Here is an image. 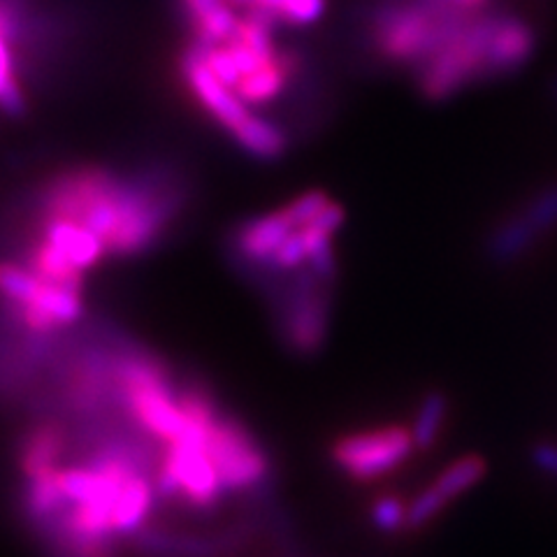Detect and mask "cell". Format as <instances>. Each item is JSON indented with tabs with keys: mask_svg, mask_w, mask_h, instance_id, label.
Instances as JSON below:
<instances>
[{
	"mask_svg": "<svg viewBox=\"0 0 557 557\" xmlns=\"http://www.w3.org/2000/svg\"><path fill=\"white\" fill-rule=\"evenodd\" d=\"M182 200V186L165 168L133 174L79 168L45 188L42 212L84 225L102 239L110 258H137L163 239Z\"/></svg>",
	"mask_w": 557,
	"mask_h": 557,
	"instance_id": "cell-1",
	"label": "cell"
},
{
	"mask_svg": "<svg viewBox=\"0 0 557 557\" xmlns=\"http://www.w3.org/2000/svg\"><path fill=\"white\" fill-rule=\"evenodd\" d=\"M180 77L198 108L253 161L274 163L288 151L286 131L270 116L251 110L231 86H225L207 67L194 42L180 57Z\"/></svg>",
	"mask_w": 557,
	"mask_h": 557,
	"instance_id": "cell-2",
	"label": "cell"
},
{
	"mask_svg": "<svg viewBox=\"0 0 557 557\" xmlns=\"http://www.w3.org/2000/svg\"><path fill=\"white\" fill-rule=\"evenodd\" d=\"M469 14L434 0H391L370 16L372 51L391 65L418 67L437 51Z\"/></svg>",
	"mask_w": 557,
	"mask_h": 557,
	"instance_id": "cell-3",
	"label": "cell"
},
{
	"mask_svg": "<svg viewBox=\"0 0 557 557\" xmlns=\"http://www.w3.org/2000/svg\"><path fill=\"white\" fill-rule=\"evenodd\" d=\"M205 442L207 425L188 418L182 437L163 444L161 460L153 469L156 495L161 499L182 502L194 511H212L219 507L225 491L207 456Z\"/></svg>",
	"mask_w": 557,
	"mask_h": 557,
	"instance_id": "cell-4",
	"label": "cell"
},
{
	"mask_svg": "<svg viewBox=\"0 0 557 557\" xmlns=\"http://www.w3.org/2000/svg\"><path fill=\"white\" fill-rule=\"evenodd\" d=\"M207 456L212 460L225 493H249L265 483L270 460L253 434L235 416L219 411L207 425Z\"/></svg>",
	"mask_w": 557,
	"mask_h": 557,
	"instance_id": "cell-5",
	"label": "cell"
},
{
	"mask_svg": "<svg viewBox=\"0 0 557 557\" xmlns=\"http://www.w3.org/2000/svg\"><path fill=\"white\" fill-rule=\"evenodd\" d=\"M413 448L411 428L393 423L344 434L330 448V456L348 479L374 481L405 465Z\"/></svg>",
	"mask_w": 557,
	"mask_h": 557,
	"instance_id": "cell-6",
	"label": "cell"
},
{
	"mask_svg": "<svg viewBox=\"0 0 557 557\" xmlns=\"http://www.w3.org/2000/svg\"><path fill=\"white\" fill-rule=\"evenodd\" d=\"M325 278L309 268L300 282H295L282 305V335L298 354L319 351L327 335L330 293Z\"/></svg>",
	"mask_w": 557,
	"mask_h": 557,
	"instance_id": "cell-7",
	"label": "cell"
},
{
	"mask_svg": "<svg viewBox=\"0 0 557 557\" xmlns=\"http://www.w3.org/2000/svg\"><path fill=\"white\" fill-rule=\"evenodd\" d=\"M536 51V30L522 16L495 12V24L487 45V79L513 75L525 67Z\"/></svg>",
	"mask_w": 557,
	"mask_h": 557,
	"instance_id": "cell-8",
	"label": "cell"
},
{
	"mask_svg": "<svg viewBox=\"0 0 557 557\" xmlns=\"http://www.w3.org/2000/svg\"><path fill=\"white\" fill-rule=\"evenodd\" d=\"M293 231H298V225L290 221L286 207L247 219L239 225L233 239L237 258L265 272L272 256L290 237Z\"/></svg>",
	"mask_w": 557,
	"mask_h": 557,
	"instance_id": "cell-9",
	"label": "cell"
},
{
	"mask_svg": "<svg viewBox=\"0 0 557 557\" xmlns=\"http://www.w3.org/2000/svg\"><path fill=\"white\" fill-rule=\"evenodd\" d=\"M184 20L198 45H223L233 38L239 10L231 0H180Z\"/></svg>",
	"mask_w": 557,
	"mask_h": 557,
	"instance_id": "cell-10",
	"label": "cell"
},
{
	"mask_svg": "<svg viewBox=\"0 0 557 557\" xmlns=\"http://www.w3.org/2000/svg\"><path fill=\"white\" fill-rule=\"evenodd\" d=\"M42 239L49 242L61 256H65L77 270L86 272L96 268L100 260L108 256V249L100 237L84 225L65 221V219H45Z\"/></svg>",
	"mask_w": 557,
	"mask_h": 557,
	"instance_id": "cell-11",
	"label": "cell"
},
{
	"mask_svg": "<svg viewBox=\"0 0 557 557\" xmlns=\"http://www.w3.org/2000/svg\"><path fill=\"white\" fill-rule=\"evenodd\" d=\"M542 237L534 225L522 216V212L504 219L497 228L487 235L485 256L495 265H509L520 260L528 251L534 249V244Z\"/></svg>",
	"mask_w": 557,
	"mask_h": 557,
	"instance_id": "cell-12",
	"label": "cell"
},
{
	"mask_svg": "<svg viewBox=\"0 0 557 557\" xmlns=\"http://www.w3.org/2000/svg\"><path fill=\"white\" fill-rule=\"evenodd\" d=\"M239 12H253L265 16L276 26H311L317 24L327 0H231Z\"/></svg>",
	"mask_w": 557,
	"mask_h": 557,
	"instance_id": "cell-13",
	"label": "cell"
},
{
	"mask_svg": "<svg viewBox=\"0 0 557 557\" xmlns=\"http://www.w3.org/2000/svg\"><path fill=\"white\" fill-rule=\"evenodd\" d=\"M65 448V437L59 425L35 428L22 446V469L26 476L59 469V458Z\"/></svg>",
	"mask_w": 557,
	"mask_h": 557,
	"instance_id": "cell-14",
	"label": "cell"
},
{
	"mask_svg": "<svg viewBox=\"0 0 557 557\" xmlns=\"http://www.w3.org/2000/svg\"><path fill=\"white\" fill-rule=\"evenodd\" d=\"M487 472V465L481 456H462L458 460H453L446 465L437 479L432 481V485L437 487V493L450 504L453 499L462 497L465 493L472 491L474 485L483 481Z\"/></svg>",
	"mask_w": 557,
	"mask_h": 557,
	"instance_id": "cell-15",
	"label": "cell"
},
{
	"mask_svg": "<svg viewBox=\"0 0 557 557\" xmlns=\"http://www.w3.org/2000/svg\"><path fill=\"white\" fill-rule=\"evenodd\" d=\"M448 413V397L442 391H430L421 407L416 411V421L411 425V437L418 450H430L434 442L440 440V434L446 423Z\"/></svg>",
	"mask_w": 557,
	"mask_h": 557,
	"instance_id": "cell-16",
	"label": "cell"
},
{
	"mask_svg": "<svg viewBox=\"0 0 557 557\" xmlns=\"http://www.w3.org/2000/svg\"><path fill=\"white\" fill-rule=\"evenodd\" d=\"M0 110L12 119H20L26 112V96L16 79V61L3 33H0Z\"/></svg>",
	"mask_w": 557,
	"mask_h": 557,
	"instance_id": "cell-17",
	"label": "cell"
},
{
	"mask_svg": "<svg viewBox=\"0 0 557 557\" xmlns=\"http://www.w3.org/2000/svg\"><path fill=\"white\" fill-rule=\"evenodd\" d=\"M42 288V282L35 276L28 268H20V265H10V263H0V295L16 305H33L38 293Z\"/></svg>",
	"mask_w": 557,
	"mask_h": 557,
	"instance_id": "cell-18",
	"label": "cell"
},
{
	"mask_svg": "<svg viewBox=\"0 0 557 557\" xmlns=\"http://www.w3.org/2000/svg\"><path fill=\"white\" fill-rule=\"evenodd\" d=\"M448 502L437 493V487H423L421 493L407 502V532H423L432 520H437Z\"/></svg>",
	"mask_w": 557,
	"mask_h": 557,
	"instance_id": "cell-19",
	"label": "cell"
},
{
	"mask_svg": "<svg viewBox=\"0 0 557 557\" xmlns=\"http://www.w3.org/2000/svg\"><path fill=\"white\" fill-rule=\"evenodd\" d=\"M372 525L383 534H395L407 530V499L395 493H386L372 502L370 509Z\"/></svg>",
	"mask_w": 557,
	"mask_h": 557,
	"instance_id": "cell-20",
	"label": "cell"
},
{
	"mask_svg": "<svg viewBox=\"0 0 557 557\" xmlns=\"http://www.w3.org/2000/svg\"><path fill=\"white\" fill-rule=\"evenodd\" d=\"M522 216L542 233V237L553 233L557 228V184L539 190V194L522 207Z\"/></svg>",
	"mask_w": 557,
	"mask_h": 557,
	"instance_id": "cell-21",
	"label": "cell"
},
{
	"mask_svg": "<svg viewBox=\"0 0 557 557\" xmlns=\"http://www.w3.org/2000/svg\"><path fill=\"white\" fill-rule=\"evenodd\" d=\"M530 460L539 472L557 479V444H548V442L534 444L530 450Z\"/></svg>",
	"mask_w": 557,
	"mask_h": 557,
	"instance_id": "cell-22",
	"label": "cell"
},
{
	"mask_svg": "<svg viewBox=\"0 0 557 557\" xmlns=\"http://www.w3.org/2000/svg\"><path fill=\"white\" fill-rule=\"evenodd\" d=\"M448 10H458V12H481L485 10L487 0H434Z\"/></svg>",
	"mask_w": 557,
	"mask_h": 557,
	"instance_id": "cell-23",
	"label": "cell"
},
{
	"mask_svg": "<svg viewBox=\"0 0 557 557\" xmlns=\"http://www.w3.org/2000/svg\"><path fill=\"white\" fill-rule=\"evenodd\" d=\"M553 94H555V98H557V77L553 79Z\"/></svg>",
	"mask_w": 557,
	"mask_h": 557,
	"instance_id": "cell-24",
	"label": "cell"
}]
</instances>
